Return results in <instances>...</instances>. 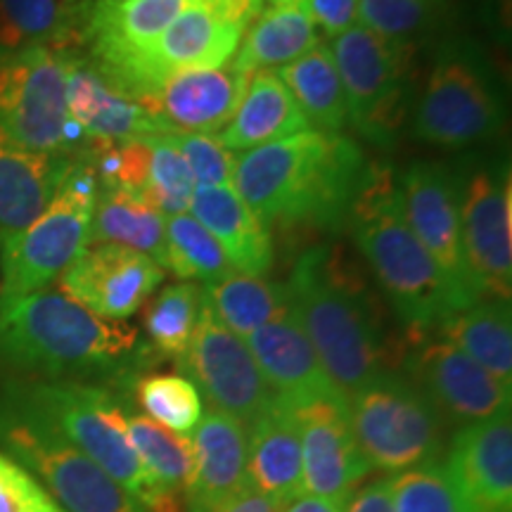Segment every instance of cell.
Masks as SVG:
<instances>
[{"instance_id": "obj_17", "label": "cell", "mask_w": 512, "mask_h": 512, "mask_svg": "<svg viewBox=\"0 0 512 512\" xmlns=\"http://www.w3.org/2000/svg\"><path fill=\"white\" fill-rule=\"evenodd\" d=\"M192 0H81L76 3L79 50L112 83L140 50L164 34Z\"/></svg>"}, {"instance_id": "obj_14", "label": "cell", "mask_w": 512, "mask_h": 512, "mask_svg": "<svg viewBox=\"0 0 512 512\" xmlns=\"http://www.w3.org/2000/svg\"><path fill=\"white\" fill-rule=\"evenodd\" d=\"M432 401L446 425H472L510 413L512 384H505L463 351L427 335L406 356V373Z\"/></svg>"}, {"instance_id": "obj_13", "label": "cell", "mask_w": 512, "mask_h": 512, "mask_svg": "<svg viewBox=\"0 0 512 512\" xmlns=\"http://www.w3.org/2000/svg\"><path fill=\"white\" fill-rule=\"evenodd\" d=\"M178 363L211 408L242 422L245 430L275 401L245 339L233 335L207 304Z\"/></svg>"}, {"instance_id": "obj_2", "label": "cell", "mask_w": 512, "mask_h": 512, "mask_svg": "<svg viewBox=\"0 0 512 512\" xmlns=\"http://www.w3.org/2000/svg\"><path fill=\"white\" fill-rule=\"evenodd\" d=\"M368 164L363 147L344 133L306 128L235 157L233 190L268 228L337 233Z\"/></svg>"}, {"instance_id": "obj_21", "label": "cell", "mask_w": 512, "mask_h": 512, "mask_svg": "<svg viewBox=\"0 0 512 512\" xmlns=\"http://www.w3.org/2000/svg\"><path fill=\"white\" fill-rule=\"evenodd\" d=\"M64 76L69 119L91 143H124L166 133L155 114L121 93L81 50H64Z\"/></svg>"}, {"instance_id": "obj_26", "label": "cell", "mask_w": 512, "mask_h": 512, "mask_svg": "<svg viewBox=\"0 0 512 512\" xmlns=\"http://www.w3.org/2000/svg\"><path fill=\"white\" fill-rule=\"evenodd\" d=\"M195 216L214 235L233 271L247 275H266L273 266V235L233 185L195 188L190 202Z\"/></svg>"}, {"instance_id": "obj_44", "label": "cell", "mask_w": 512, "mask_h": 512, "mask_svg": "<svg viewBox=\"0 0 512 512\" xmlns=\"http://www.w3.org/2000/svg\"><path fill=\"white\" fill-rule=\"evenodd\" d=\"M344 512H394L392 477H380L351 491L344 501Z\"/></svg>"}, {"instance_id": "obj_25", "label": "cell", "mask_w": 512, "mask_h": 512, "mask_svg": "<svg viewBox=\"0 0 512 512\" xmlns=\"http://www.w3.org/2000/svg\"><path fill=\"white\" fill-rule=\"evenodd\" d=\"M74 159L24 150L0 133V247L48 207Z\"/></svg>"}, {"instance_id": "obj_15", "label": "cell", "mask_w": 512, "mask_h": 512, "mask_svg": "<svg viewBox=\"0 0 512 512\" xmlns=\"http://www.w3.org/2000/svg\"><path fill=\"white\" fill-rule=\"evenodd\" d=\"M401 207L422 247L444 275L472 302H482L467 275L460 238V171L444 162L418 159L399 181Z\"/></svg>"}, {"instance_id": "obj_30", "label": "cell", "mask_w": 512, "mask_h": 512, "mask_svg": "<svg viewBox=\"0 0 512 512\" xmlns=\"http://www.w3.org/2000/svg\"><path fill=\"white\" fill-rule=\"evenodd\" d=\"M432 335L446 339L501 382L512 384L510 302L482 299L446 318Z\"/></svg>"}, {"instance_id": "obj_48", "label": "cell", "mask_w": 512, "mask_h": 512, "mask_svg": "<svg viewBox=\"0 0 512 512\" xmlns=\"http://www.w3.org/2000/svg\"><path fill=\"white\" fill-rule=\"evenodd\" d=\"M271 8H309V0H268Z\"/></svg>"}, {"instance_id": "obj_46", "label": "cell", "mask_w": 512, "mask_h": 512, "mask_svg": "<svg viewBox=\"0 0 512 512\" xmlns=\"http://www.w3.org/2000/svg\"><path fill=\"white\" fill-rule=\"evenodd\" d=\"M283 508L285 503L278 498L264 496L254 489H242L214 512H283Z\"/></svg>"}, {"instance_id": "obj_43", "label": "cell", "mask_w": 512, "mask_h": 512, "mask_svg": "<svg viewBox=\"0 0 512 512\" xmlns=\"http://www.w3.org/2000/svg\"><path fill=\"white\" fill-rule=\"evenodd\" d=\"M309 15L316 29H323L330 38L356 27L358 0H309Z\"/></svg>"}, {"instance_id": "obj_36", "label": "cell", "mask_w": 512, "mask_h": 512, "mask_svg": "<svg viewBox=\"0 0 512 512\" xmlns=\"http://www.w3.org/2000/svg\"><path fill=\"white\" fill-rule=\"evenodd\" d=\"M164 271L181 280L214 283L233 273V266L223 254L214 235L195 216L178 214L166 219V259Z\"/></svg>"}, {"instance_id": "obj_27", "label": "cell", "mask_w": 512, "mask_h": 512, "mask_svg": "<svg viewBox=\"0 0 512 512\" xmlns=\"http://www.w3.org/2000/svg\"><path fill=\"white\" fill-rule=\"evenodd\" d=\"M309 121L275 72H254L249 76L242 102L221 131V143L230 152H249L254 147L278 143L306 131Z\"/></svg>"}, {"instance_id": "obj_29", "label": "cell", "mask_w": 512, "mask_h": 512, "mask_svg": "<svg viewBox=\"0 0 512 512\" xmlns=\"http://www.w3.org/2000/svg\"><path fill=\"white\" fill-rule=\"evenodd\" d=\"M91 245H119L150 256L164 268L166 216L143 192L100 190L91 223Z\"/></svg>"}, {"instance_id": "obj_19", "label": "cell", "mask_w": 512, "mask_h": 512, "mask_svg": "<svg viewBox=\"0 0 512 512\" xmlns=\"http://www.w3.org/2000/svg\"><path fill=\"white\" fill-rule=\"evenodd\" d=\"M294 415L302 437V494L347 501L370 472L351 432L347 401H316Z\"/></svg>"}, {"instance_id": "obj_7", "label": "cell", "mask_w": 512, "mask_h": 512, "mask_svg": "<svg viewBox=\"0 0 512 512\" xmlns=\"http://www.w3.org/2000/svg\"><path fill=\"white\" fill-rule=\"evenodd\" d=\"M330 53L347 121L370 145L392 150L415 107V43L387 41L356 24L332 38Z\"/></svg>"}, {"instance_id": "obj_5", "label": "cell", "mask_w": 512, "mask_h": 512, "mask_svg": "<svg viewBox=\"0 0 512 512\" xmlns=\"http://www.w3.org/2000/svg\"><path fill=\"white\" fill-rule=\"evenodd\" d=\"M5 392L48 420L69 444L91 458L147 512H185V501L147 475L128 439L126 406L110 387L5 377Z\"/></svg>"}, {"instance_id": "obj_20", "label": "cell", "mask_w": 512, "mask_h": 512, "mask_svg": "<svg viewBox=\"0 0 512 512\" xmlns=\"http://www.w3.org/2000/svg\"><path fill=\"white\" fill-rule=\"evenodd\" d=\"M245 342L275 399L292 411L316 401L344 399L320 366L316 349L294 313V304L283 316L254 330Z\"/></svg>"}, {"instance_id": "obj_31", "label": "cell", "mask_w": 512, "mask_h": 512, "mask_svg": "<svg viewBox=\"0 0 512 512\" xmlns=\"http://www.w3.org/2000/svg\"><path fill=\"white\" fill-rule=\"evenodd\" d=\"M202 292L209 311L242 339L292 309L290 287L264 275L233 271L204 285Z\"/></svg>"}, {"instance_id": "obj_18", "label": "cell", "mask_w": 512, "mask_h": 512, "mask_svg": "<svg viewBox=\"0 0 512 512\" xmlns=\"http://www.w3.org/2000/svg\"><path fill=\"white\" fill-rule=\"evenodd\" d=\"M441 463L467 512H512L510 413L458 427Z\"/></svg>"}, {"instance_id": "obj_22", "label": "cell", "mask_w": 512, "mask_h": 512, "mask_svg": "<svg viewBox=\"0 0 512 512\" xmlns=\"http://www.w3.org/2000/svg\"><path fill=\"white\" fill-rule=\"evenodd\" d=\"M249 76L233 62L216 69L171 74L152 100L150 112L166 133H219L238 112Z\"/></svg>"}, {"instance_id": "obj_4", "label": "cell", "mask_w": 512, "mask_h": 512, "mask_svg": "<svg viewBox=\"0 0 512 512\" xmlns=\"http://www.w3.org/2000/svg\"><path fill=\"white\" fill-rule=\"evenodd\" d=\"M287 287L320 366L344 399L382 373V318L347 256L330 245L309 247L294 261Z\"/></svg>"}, {"instance_id": "obj_6", "label": "cell", "mask_w": 512, "mask_h": 512, "mask_svg": "<svg viewBox=\"0 0 512 512\" xmlns=\"http://www.w3.org/2000/svg\"><path fill=\"white\" fill-rule=\"evenodd\" d=\"M501 81L477 43L451 38L434 53L430 76L413 107V136L441 150H465L501 136Z\"/></svg>"}, {"instance_id": "obj_32", "label": "cell", "mask_w": 512, "mask_h": 512, "mask_svg": "<svg viewBox=\"0 0 512 512\" xmlns=\"http://www.w3.org/2000/svg\"><path fill=\"white\" fill-rule=\"evenodd\" d=\"M278 76L316 131L342 133L349 126L347 100L328 43L318 41L309 53L280 67Z\"/></svg>"}, {"instance_id": "obj_38", "label": "cell", "mask_w": 512, "mask_h": 512, "mask_svg": "<svg viewBox=\"0 0 512 512\" xmlns=\"http://www.w3.org/2000/svg\"><path fill=\"white\" fill-rule=\"evenodd\" d=\"M147 143H150V174L145 183V197L162 216L188 214L195 183L178 150L174 133L147 136Z\"/></svg>"}, {"instance_id": "obj_23", "label": "cell", "mask_w": 512, "mask_h": 512, "mask_svg": "<svg viewBox=\"0 0 512 512\" xmlns=\"http://www.w3.org/2000/svg\"><path fill=\"white\" fill-rule=\"evenodd\" d=\"M247 430L230 415L209 408L192 432V477L185 512H214L245 489Z\"/></svg>"}, {"instance_id": "obj_47", "label": "cell", "mask_w": 512, "mask_h": 512, "mask_svg": "<svg viewBox=\"0 0 512 512\" xmlns=\"http://www.w3.org/2000/svg\"><path fill=\"white\" fill-rule=\"evenodd\" d=\"M283 512H344V501H332V498L299 494V496H294L290 503H285Z\"/></svg>"}, {"instance_id": "obj_16", "label": "cell", "mask_w": 512, "mask_h": 512, "mask_svg": "<svg viewBox=\"0 0 512 512\" xmlns=\"http://www.w3.org/2000/svg\"><path fill=\"white\" fill-rule=\"evenodd\" d=\"M166 271L150 256L119 245H88L60 275V292L95 316L124 323L159 290Z\"/></svg>"}, {"instance_id": "obj_35", "label": "cell", "mask_w": 512, "mask_h": 512, "mask_svg": "<svg viewBox=\"0 0 512 512\" xmlns=\"http://www.w3.org/2000/svg\"><path fill=\"white\" fill-rule=\"evenodd\" d=\"M128 439L147 475L169 494L185 501V491L192 477V439L157 425L145 415L128 413Z\"/></svg>"}, {"instance_id": "obj_33", "label": "cell", "mask_w": 512, "mask_h": 512, "mask_svg": "<svg viewBox=\"0 0 512 512\" xmlns=\"http://www.w3.org/2000/svg\"><path fill=\"white\" fill-rule=\"evenodd\" d=\"M31 46L79 50L74 0H0V53Z\"/></svg>"}, {"instance_id": "obj_10", "label": "cell", "mask_w": 512, "mask_h": 512, "mask_svg": "<svg viewBox=\"0 0 512 512\" xmlns=\"http://www.w3.org/2000/svg\"><path fill=\"white\" fill-rule=\"evenodd\" d=\"M0 453L27 467L64 512H147L41 415L0 387Z\"/></svg>"}, {"instance_id": "obj_39", "label": "cell", "mask_w": 512, "mask_h": 512, "mask_svg": "<svg viewBox=\"0 0 512 512\" xmlns=\"http://www.w3.org/2000/svg\"><path fill=\"white\" fill-rule=\"evenodd\" d=\"M444 0H358V24L387 38L415 43L439 22Z\"/></svg>"}, {"instance_id": "obj_37", "label": "cell", "mask_w": 512, "mask_h": 512, "mask_svg": "<svg viewBox=\"0 0 512 512\" xmlns=\"http://www.w3.org/2000/svg\"><path fill=\"white\" fill-rule=\"evenodd\" d=\"M136 403L150 418L166 430L190 437L204 415V399L200 389L185 375L147 373L133 380L131 389Z\"/></svg>"}, {"instance_id": "obj_41", "label": "cell", "mask_w": 512, "mask_h": 512, "mask_svg": "<svg viewBox=\"0 0 512 512\" xmlns=\"http://www.w3.org/2000/svg\"><path fill=\"white\" fill-rule=\"evenodd\" d=\"M174 140L188 164L195 188H216L233 183L235 155L209 133H174Z\"/></svg>"}, {"instance_id": "obj_12", "label": "cell", "mask_w": 512, "mask_h": 512, "mask_svg": "<svg viewBox=\"0 0 512 512\" xmlns=\"http://www.w3.org/2000/svg\"><path fill=\"white\" fill-rule=\"evenodd\" d=\"M512 185L503 164H479L460 174V238L470 283L479 299L510 302Z\"/></svg>"}, {"instance_id": "obj_45", "label": "cell", "mask_w": 512, "mask_h": 512, "mask_svg": "<svg viewBox=\"0 0 512 512\" xmlns=\"http://www.w3.org/2000/svg\"><path fill=\"white\" fill-rule=\"evenodd\" d=\"M192 3L202 5L214 17H219L223 22L233 24V27L242 31H247L249 24L264 10V0H192Z\"/></svg>"}, {"instance_id": "obj_3", "label": "cell", "mask_w": 512, "mask_h": 512, "mask_svg": "<svg viewBox=\"0 0 512 512\" xmlns=\"http://www.w3.org/2000/svg\"><path fill=\"white\" fill-rule=\"evenodd\" d=\"M347 226L384 299L408 332L432 335L453 313L477 304L446 278L415 238L403 214L399 183L387 164H368Z\"/></svg>"}, {"instance_id": "obj_1", "label": "cell", "mask_w": 512, "mask_h": 512, "mask_svg": "<svg viewBox=\"0 0 512 512\" xmlns=\"http://www.w3.org/2000/svg\"><path fill=\"white\" fill-rule=\"evenodd\" d=\"M150 356L131 325L95 316L60 290L0 304V370L15 380L86 382L121 394Z\"/></svg>"}, {"instance_id": "obj_28", "label": "cell", "mask_w": 512, "mask_h": 512, "mask_svg": "<svg viewBox=\"0 0 512 512\" xmlns=\"http://www.w3.org/2000/svg\"><path fill=\"white\" fill-rule=\"evenodd\" d=\"M318 41V29L309 10L266 8L249 24L230 62L247 76L266 69L273 72L309 53Z\"/></svg>"}, {"instance_id": "obj_11", "label": "cell", "mask_w": 512, "mask_h": 512, "mask_svg": "<svg viewBox=\"0 0 512 512\" xmlns=\"http://www.w3.org/2000/svg\"><path fill=\"white\" fill-rule=\"evenodd\" d=\"M64 50L31 46L0 53V133L24 150L69 155Z\"/></svg>"}, {"instance_id": "obj_24", "label": "cell", "mask_w": 512, "mask_h": 512, "mask_svg": "<svg viewBox=\"0 0 512 512\" xmlns=\"http://www.w3.org/2000/svg\"><path fill=\"white\" fill-rule=\"evenodd\" d=\"M245 489L290 503L302 494V437L297 415L275 399L247 427Z\"/></svg>"}, {"instance_id": "obj_34", "label": "cell", "mask_w": 512, "mask_h": 512, "mask_svg": "<svg viewBox=\"0 0 512 512\" xmlns=\"http://www.w3.org/2000/svg\"><path fill=\"white\" fill-rule=\"evenodd\" d=\"M202 309L204 292L200 285L181 280L162 287L145 311L147 351L157 358L181 361L200 323Z\"/></svg>"}, {"instance_id": "obj_8", "label": "cell", "mask_w": 512, "mask_h": 512, "mask_svg": "<svg viewBox=\"0 0 512 512\" xmlns=\"http://www.w3.org/2000/svg\"><path fill=\"white\" fill-rule=\"evenodd\" d=\"M98 192L93 166L76 157L48 207L0 247V304L50 290L91 245Z\"/></svg>"}, {"instance_id": "obj_40", "label": "cell", "mask_w": 512, "mask_h": 512, "mask_svg": "<svg viewBox=\"0 0 512 512\" xmlns=\"http://www.w3.org/2000/svg\"><path fill=\"white\" fill-rule=\"evenodd\" d=\"M394 512H467L441 460L392 475Z\"/></svg>"}, {"instance_id": "obj_9", "label": "cell", "mask_w": 512, "mask_h": 512, "mask_svg": "<svg viewBox=\"0 0 512 512\" xmlns=\"http://www.w3.org/2000/svg\"><path fill=\"white\" fill-rule=\"evenodd\" d=\"M347 408L370 470L399 475L441 460L448 425L408 375L384 368L349 396Z\"/></svg>"}, {"instance_id": "obj_42", "label": "cell", "mask_w": 512, "mask_h": 512, "mask_svg": "<svg viewBox=\"0 0 512 512\" xmlns=\"http://www.w3.org/2000/svg\"><path fill=\"white\" fill-rule=\"evenodd\" d=\"M0 512H64L27 467L0 453Z\"/></svg>"}]
</instances>
